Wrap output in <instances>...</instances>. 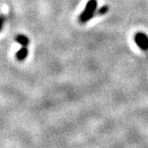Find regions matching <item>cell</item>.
Returning <instances> with one entry per match:
<instances>
[{"instance_id": "cell-1", "label": "cell", "mask_w": 148, "mask_h": 148, "mask_svg": "<svg viewBox=\"0 0 148 148\" xmlns=\"http://www.w3.org/2000/svg\"><path fill=\"white\" fill-rule=\"evenodd\" d=\"M97 0H88L85 9L83 10V12L79 15V22L81 23H86L91 20L95 14L97 13Z\"/></svg>"}, {"instance_id": "cell-2", "label": "cell", "mask_w": 148, "mask_h": 148, "mask_svg": "<svg viewBox=\"0 0 148 148\" xmlns=\"http://www.w3.org/2000/svg\"><path fill=\"white\" fill-rule=\"evenodd\" d=\"M134 40L141 50L147 51L148 50V36L143 32H137L134 36Z\"/></svg>"}, {"instance_id": "cell-3", "label": "cell", "mask_w": 148, "mask_h": 148, "mask_svg": "<svg viewBox=\"0 0 148 148\" xmlns=\"http://www.w3.org/2000/svg\"><path fill=\"white\" fill-rule=\"evenodd\" d=\"M29 54V50L27 49L26 47H23L20 50H18V52L16 53V59L20 62H23L26 59V57L28 56Z\"/></svg>"}, {"instance_id": "cell-4", "label": "cell", "mask_w": 148, "mask_h": 148, "mask_svg": "<svg viewBox=\"0 0 148 148\" xmlns=\"http://www.w3.org/2000/svg\"><path fill=\"white\" fill-rule=\"evenodd\" d=\"M15 41L18 42L20 45H22L23 47H27L29 44V39L28 37H26L25 35H17L15 38Z\"/></svg>"}, {"instance_id": "cell-5", "label": "cell", "mask_w": 148, "mask_h": 148, "mask_svg": "<svg viewBox=\"0 0 148 148\" xmlns=\"http://www.w3.org/2000/svg\"><path fill=\"white\" fill-rule=\"evenodd\" d=\"M108 9H109V7L107 6V5H103V6H102L98 11H97V14H99V15H103V14H105L107 12H108Z\"/></svg>"}, {"instance_id": "cell-6", "label": "cell", "mask_w": 148, "mask_h": 148, "mask_svg": "<svg viewBox=\"0 0 148 148\" xmlns=\"http://www.w3.org/2000/svg\"><path fill=\"white\" fill-rule=\"evenodd\" d=\"M5 21V17L4 15H0V31H1V29L4 26Z\"/></svg>"}]
</instances>
